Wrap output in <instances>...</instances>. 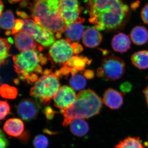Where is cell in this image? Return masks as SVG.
Listing matches in <instances>:
<instances>
[{
  "label": "cell",
  "mask_w": 148,
  "mask_h": 148,
  "mask_svg": "<svg viewBox=\"0 0 148 148\" xmlns=\"http://www.w3.org/2000/svg\"><path fill=\"white\" fill-rule=\"evenodd\" d=\"M47 58L38 51L29 50L14 56V67L18 78L32 84L38 79V75L42 74V66Z\"/></svg>",
  "instance_id": "cell-4"
},
{
  "label": "cell",
  "mask_w": 148,
  "mask_h": 148,
  "mask_svg": "<svg viewBox=\"0 0 148 148\" xmlns=\"http://www.w3.org/2000/svg\"><path fill=\"white\" fill-rule=\"evenodd\" d=\"M1 123H0V125H1Z\"/></svg>",
  "instance_id": "cell-41"
},
{
  "label": "cell",
  "mask_w": 148,
  "mask_h": 148,
  "mask_svg": "<svg viewBox=\"0 0 148 148\" xmlns=\"http://www.w3.org/2000/svg\"><path fill=\"white\" fill-rule=\"evenodd\" d=\"M143 92L145 98L146 102L148 108V86L143 90Z\"/></svg>",
  "instance_id": "cell-38"
},
{
  "label": "cell",
  "mask_w": 148,
  "mask_h": 148,
  "mask_svg": "<svg viewBox=\"0 0 148 148\" xmlns=\"http://www.w3.org/2000/svg\"><path fill=\"white\" fill-rule=\"evenodd\" d=\"M65 36L67 39L70 41H79L83 36L84 27L82 23L75 22L66 27Z\"/></svg>",
  "instance_id": "cell-18"
},
{
  "label": "cell",
  "mask_w": 148,
  "mask_h": 148,
  "mask_svg": "<svg viewBox=\"0 0 148 148\" xmlns=\"http://www.w3.org/2000/svg\"><path fill=\"white\" fill-rule=\"evenodd\" d=\"M29 132L28 131H25L21 136L18 137V139L23 143H27L29 140Z\"/></svg>",
  "instance_id": "cell-34"
},
{
  "label": "cell",
  "mask_w": 148,
  "mask_h": 148,
  "mask_svg": "<svg viewBox=\"0 0 148 148\" xmlns=\"http://www.w3.org/2000/svg\"><path fill=\"white\" fill-rule=\"evenodd\" d=\"M33 145L35 148H47L49 140L45 135H38L34 139Z\"/></svg>",
  "instance_id": "cell-27"
},
{
  "label": "cell",
  "mask_w": 148,
  "mask_h": 148,
  "mask_svg": "<svg viewBox=\"0 0 148 148\" xmlns=\"http://www.w3.org/2000/svg\"><path fill=\"white\" fill-rule=\"evenodd\" d=\"M10 40L0 38V67L5 65L10 56Z\"/></svg>",
  "instance_id": "cell-23"
},
{
  "label": "cell",
  "mask_w": 148,
  "mask_h": 148,
  "mask_svg": "<svg viewBox=\"0 0 148 148\" xmlns=\"http://www.w3.org/2000/svg\"><path fill=\"white\" fill-rule=\"evenodd\" d=\"M74 54L75 51L71 42L67 39L56 41L49 49V56L56 64H65Z\"/></svg>",
  "instance_id": "cell-9"
},
{
  "label": "cell",
  "mask_w": 148,
  "mask_h": 148,
  "mask_svg": "<svg viewBox=\"0 0 148 148\" xmlns=\"http://www.w3.org/2000/svg\"><path fill=\"white\" fill-rule=\"evenodd\" d=\"M125 69V63L121 58L110 56L103 58L101 67L97 70V75L107 80L116 81L123 75Z\"/></svg>",
  "instance_id": "cell-6"
},
{
  "label": "cell",
  "mask_w": 148,
  "mask_h": 148,
  "mask_svg": "<svg viewBox=\"0 0 148 148\" xmlns=\"http://www.w3.org/2000/svg\"><path fill=\"white\" fill-rule=\"evenodd\" d=\"M69 125L71 132L73 135L77 137H83L86 135L89 131L88 124L82 119L73 120Z\"/></svg>",
  "instance_id": "cell-20"
},
{
  "label": "cell",
  "mask_w": 148,
  "mask_h": 148,
  "mask_svg": "<svg viewBox=\"0 0 148 148\" xmlns=\"http://www.w3.org/2000/svg\"><path fill=\"white\" fill-rule=\"evenodd\" d=\"M9 142L6 136L2 130L0 129V148H7Z\"/></svg>",
  "instance_id": "cell-29"
},
{
  "label": "cell",
  "mask_w": 148,
  "mask_h": 148,
  "mask_svg": "<svg viewBox=\"0 0 148 148\" xmlns=\"http://www.w3.org/2000/svg\"><path fill=\"white\" fill-rule=\"evenodd\" d=\"M112 48L115 51L125 53L131 48V41L128 36L123 33L115 35L112 40Z\"/></svg>",
  "instance_id": "cell-17"
},
{
  "label": "cell",
  "mask_w": 148,
  "mask_h": 148,
  "mask_svg": "<svg viewBox=\"0 0 148 148\" xmlns=\"http://www.w3.org/2000/svg\"></svg>",
  "instance_id": "cell-43"
},
{
  "label": "cell",
  "mask_w": 148,
  "mask_h": 148,
  "mask_svg": "<svg viewBox=\"0 0 148 148\" xmlns=\"http://www.w3.org/2000/svg\"><path fill=\"white\" fill-rule=\"evenodd\" d=\"M16 109L19 116L26 121L36 119L39 112L38 103L30 98L21 100L16 106Z\"/></svg>",
  "instance_id": "cell-10"
},
{
  "label": "cell",
  "mask_w": 148,
  "mask_h": 148,
  "mask_svg": "<svg viewBox=\"0 0 148 148\" xmlns=\"http://www.w3.org/2000/svg\"><path fill=\"white\" fill-rule=\"evenodd\" d=\"M72 45L73 47L74 51H75V54H77V53H81L83 49L82 46L78 43H73Z\"/></svg>",
  "instance_id": "cell-35"
},
{
  "label": "cell",
  "mask_w": 148,
  "mask_h": 148,
  "mask_svg": "<svg viewBox=\"0 0 148 148\" xmlns=\"http://www.w3.org/2000/svg\"><path fill=\"white\" fill-rule=\"evenodd\" d=\"M77 96L73 88L67 86H64L60 88L53 98L54 105L61 110H65L73 104Z\"/></svg>",
  "instance_id": "cell-11"
},
{
  "label": "cell",
  "mask_w": 148,
  "mask_h": 148,
  "mask_svg": "<svg viewBox=\"0 0 148 148\" xmlns=\"http://www.w3.org/2000/svg\"><path fill=\"white\" fill-rule=\"evenodd\" d=\"M70 85L77 90H82L86 85V81L84 77L79 74L72 76L69 81Z\"/></svg>",
  "instance_id": "cell-26"
},
{
  "label": "cell",
  "mask_w": 148,
  "mask_h": 148,
  "mask_svg": "<svg viewBox=\"0 0 148 148\" xmlns=\"http://www.w3.org/2000/svg\"><path fill=\"white\" fill-rule=\"evenodd\" d=\"M123 93L112 88L107 89L104 93L103 102L105 105L112 110H117L123 103Z\"/></svg>",
  "instance_id": "cell-13"
},
{
  "label": "cell",
  "mask_w": 148,
  "mask_h": 148,
  "mask_svg": "<svg viewBox=\"0 0 148 148\" xmlns=\"http://www.w3.org/2000/svg\"><path fill=\"white\" fill-rule=\"evenodd\" d=\"M23 26L22 19H15V24L14 27L11 31V35H15L21 31Z\"/></svg>",
  "instance_id": "cell-30"
},
{
  "label": "cell",
  "mask_w": 148,
  "mask_h": 148,
  "mask_svg": "<svg viewBox=\"0 0 148 148\" xmlns=\"http://www.w3.org/2000/svg\"><path fill=\"white\" fill-rule=\"evenodd\" d=\"M29 0H8V1L11 4L21 2V3H27Z\"/></svg>",
  "instance_id": "cell-39"
},
{
  "label": "cell",
  "mask_w": 148,
  "mask_h": 148,
  "mask_svg": "<svg viewBox=\"0 0 148 148\" xmlns=\"http://www.w3.org/2000/svg\"><path fill=\"white\" fill-rule=\"evenodd\" d=\"M44 113L45 114L47 119L49 120H51L53 118V116L55 115L56 112L53 110L52 108L48 107L45 109Z\"/></svg>",
  "instance_id": "cell-33"
},
{
  "label": "cell",
  "mask_w": 148,
  "mask_h": 148,
  "mask_svg": "<svg viewBox=\"0 0 148 148\" xmlns=\"http://www.w3.org/2000/svg\"><path fill=\"white\" fill-rule=\"evenodd\" d=\"M89 21L98 31L115 32L124 28L130 17L123 0H87Z\"/></svg>",
  "instance_id": "cell-1"
},
{
  "label": "cell",
  "mask_w": 148,
  "mask_h": 148,
  "mask_svg": "<svg viewBox=\"0 0 148 148\" xmlns=\"http://www.w3.org/2000/svg\"><path fill=\"white\" fill-rule=\"evenodd\" d=\"M24 130V123L21 119L16 118L8 119L3 125L4 131L11 137L18 138L23 134Z\"/></svg>",
  "instance_id": "cell-14"
},
{
  "label": "cell",
  "mask_w": 148,
  "mask_h": 148,
  "mask_svg": "<svg viewBox=\"0 0 148 148\" xmlns=\"http://www.w3.org/2000/svg\"><path fill=\"white\" fill-rule=\"evenodd\" d=\"M83 42L85 46L90 48L97 47L103 40V35L95 27L86 29L83 36Z\"/></svg>",
  "instance_id": "cell-15"
},
{
  "label": "cell",
  "mask_w": 148,
  "mask_h": 148,
  "mask_svg": "<svg viewBox=\"0 0 148 148\" xmlns=\"http://www.w3.org/2000/svg\"><path fill=\"white\" fill-rule=\"evenodd\" d=\"M4 6L3 3L1 0H0V16L2 14L3 10L4 9Z\"/></svg>",
  "instance_id": "cell-40"
},
{
  "label": "cell",
  "mask_w": 148,
  "mask_h": 148,
  "mask_svg": "<svg viewBox=\"0 0 148 148\" xmlns=\"http://www.w3.org/2000/svg\"><path fill=\"white\" fill-rule=\"evenodd\" d=\"M84 75L88 79H92L94 77L95 75L93 71L90 70H87L85 71Z\"/></svg>",
  "instance_id": "cell-36"
},
{
  "label": "cell",
  "mask_w": 148,
  "mask_h": 148,
  "mask_svg": "<svg viewBox=\"0 0 148 148\" xmlns=\"http://www.w3.org/2000/svg\"><path fill=\"white\" fill-rule=\"evenodd\" d=\"M132 85L130 83L124 82L120 86V88L123 93H127L132 90Z\"/></svg>",
  "instance_id": "cell-32"
},
{
  "label": "cell",
  "mask_w": 148,
  "mask_h": 148,
  "mask_svg": "<svg viewBox=\"0 0 148 148\" xmlns=\"http://www.w3.org/2000/svg\"><path fill=\"white\" fill-rule=\"evenodd\" d=\"M141 18L145 24L148 25V3L142 9L141 12Z\"/></svg>",
  "instance_id": "cell-31"
},
{
  "label": "cell",
  "mask_w": 148,
  "mask_h": 148,
  "mask_svg": "<svg viewBox=\"0 0 148 148\" xmlns=\"http://www.w3.org/2000/svg\"><path fill=\"white\" fill-rule=\"evenodd\" d=\"M59 77L51 70H45L42 75L35 82L30 90V95L36 98L42 106L49 105L60 88Z\"/></svg>",
  "instance_id": "cell-5"
},
{
  "label": "cell",
  "mask_w": 148,
  "mask_h": 148,
  "mask_svg": "<svg viewBox=\"0 0 148 148\" xmlns=\"http://www.w3.org/2000/svg\"><path fill=\"white\" fill-rule=\"evenodd\" d=\"M14 44L19 51L36 50L42 51L43 47L37 43L33 38L25 32H20L14 35Z\"/></svg>",
  "instance_id": "cell-12"
},
{
  "label": "cell",
  "mask_w": 148,
  "mask_h": 148,
  "mask_svg": "<svg viewBox=\"0 0 148 148\" xmlns=\"http://www.w3.org/2000/svg\"><path fill=\"white\" fill-rule=\"evenodd\" d=\"M92 60L87 57L82 56H73L70 60L63 64V66L70 69L71 71L72 75H75L79 71L84 69L86 65L91 64Z\"/></svg>",
  "instance_id": "cell-16"
},
{
  "label": "cell",
  "mask_w": 148,
  "mask_h": 148,
  "mask_svg": "<svg viewBox=\"0 0 148 148\" xmlns=\"http://www.w3.org/2000/svg\"><path fill=\"white\" fill-rule=\"evenodd\" d=\"M115 148H145L140 138L129 137L119 142Z\"/></svg>",
  "instance_id": "cell-24"
},
{
  "label": "cell",
  "mask_w": 148,
  "mask_h": 148,
  "mask_svg": "<svg viewBox=\"0 0 148 148\" xmlns=\"http://www.w3.org/2000/svg\"><path fill=\"white\" fill-rule=\"evenodd\" d=\"M10 110L7 101H0V121L4 119L9 114Z\"/></svg>",
  "instance_id": "cell-28"
},
{
  "label": "cell",
  "mask_w": 148,
  "mask_h": 148,
  "mask_svg": "<svg viewBox=\"0 0 148 148\" xmlns=\"http://www.w3.org/2000/svg\"><path fill=\"white\" fill-rule=\"evenodd\" d=\"M17 14L23 19H27L29 18V16L26 12L23 11H18L17 12Z\"/></svg>",
  "instance_id": "cell-37"
},
{
  "label": "cell",
  "mask_w": 148,
  "mask_h": 148,
  "mask_svg": "<svg viewBox=\"0 0 148 148\" xmlns=\"http://www.w3.org/2000/svg\"><path fill=\"white\" fill-rule=\"evenodd\" d=\"M0 31H1V30H0Z\"/></svg>",
  "instance_id": "cell-44"
},
{
  "label": "cell",
  "mask_w": 148,
  "mask_h": 148,
  "mask_svg": "<svg viewBox=\"0 0 148 148\" xmlns=\"http://www.w3.org/2000/svg\"><path fill=\"white\" fill-rule=\"evenodd\" d=\"M60 0H33L29 9L35 22L61 38L66 25L59 12Z\"/></svg>",
  "instance_id": "cell-2"
},
{
  "label": "cell",
  "mask_w": 148,
  "mask_h": 148,
  "mask_svg": "<svg viewBox=\"0 0 148 148\" xmlns=\"http://www.w3.org/2000/svg\"><path fill=\"white\" fill-rule=\"evenodd\" d=\"M18 90L16 87L8 84L0 86V95L2 98L8 99H15L18 95Z\"/></svg>",
  "instance_id": "cell-25"
},
{
  "label": "cell",
  "mask_w": 148,
  "mask_h": 148,
  "mask_svg": "<svg viewBox=\"0 0 148 148\" xmlns=\"http://www.w3.org/2000/svg\"><path fill=\"white\" fill-rule=\"evenodd\" d=\"M130 38L132 42L136 45H144L148 40L147 29L144 26H136L131 31Z\"/></svg>",
  "instance_id": "cell-19"
},
{
  "label": "cell",
  "mask_w": 148,
  "mask_h": 148,
  "mask_svg": "<svg viewBox=\"0 0 148 148\" xmlns=\"http://www.w3.org/2000/svg\"><path fill=\"white\" fill-rule=\"evenodd\" d=\"M15 24V19L12 11L6 10L0 16V27L2 29L11 31Z\"/></svg>",
  "instance_id": "cell-22"
},
{
  "label": "cell",
  "mask_w": 148,
  "mask_h": 148,
  "mask_svg": "<svg viewBox=\"0 0 148 148\" xmlns=\"http://www.w3.org/2000/svg\"><path fill=\"white\" fill-rule=\"evenodd\" d=\"M22 22L21 32L27 33L36 42L44 47H49L54 43L55 38L53 32L39 25L31 18L22 19Z\"/></svg>",
  "instance_id": "cell-7"
},
{
  "label": "cell",
  "mask_w": 148,
  "mask_h": 148,
  "mask_svg": "<svg viewBox=\"0 0 148 148\" xmlns=\"http://www.w3.org/2000/svg\"><path fill=\"white\" fill-rule=\"evenodd\" d=\"M147 78H148V76L147 77Z\"/></svg>",
  "instance_id": "cell-42"
},
{
  "label": "cell",
  "mask_w": 148,
  "mask_h": 148,
  "mask_svg": "<svg viewBox=\"0 0 148 148\" xmlns=\"http://www.w3.org/2000/svg\"><path fill=\"white\" fill-rule=\"evenodd\" d=\"M103 101L93 90L81 91L73 104L68 108L61 110L64 117L63 126L67 127L73 120L88 119L99 113Z\"/></svg>",
  "instance_id": "cell-3"
},
{
  "label": "cell",
  "mask_w": 148,
  "mask_h": 148,
  "mask_svg": "<svg viewBox=\"0 0 148 148\" xmlns=\"http://www.w3.org/2000/svg\"><path fill=\"white\" fill-rule=\"evenodd\" d=\"M59 9L66 27L75 22L82 23L85 21L80 16L82 8L80 6L78 0H60Z\"/></svg>",
  "instance_id": "cell-8"
},
{
  "label": "cell",
  "mask_w": 148,
  "mask_h": 148,
  "mask_svg": "<svg viewBox=\"0 0 148 148\" xmlns=\"http://www.w3.org/2000/svg\"><path fill=\"white\" fill-rule=\"evenodd\" d=\"M132 64L139 69L145 70L148 68V51L141 50L132 54L131 57Z\"/></svg>",
  "instance_id": "cell-21"
}]
</instances>
